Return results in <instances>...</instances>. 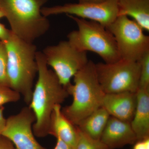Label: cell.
I'll list each match as a JSON object with an SVG mask.
<instances>
[{"label":"cell","instance_id":"cell-6","mask_svg":"<svg viewBox=\"0 0 149 149\" xmlns=\"http://www.w3.org/2000/svg\"><path fill=\"white\" fill-rule=\"evenodd\" d=\"M97 76L105 94L129 92L139 89L140 65L139 62L120 58L111 63L95 64Z\"/></svg>","mask_w":149,"mask_h":149},{"label":"cell","instance_id":"cell-8","mask_svg":"<svg viewBox=\"0 0 149 149\" xmlns=\"http://www.w3.org/2000/svg\"><path fill=\"white\" fill-rule=\"evenodd\" d=\"M42 53L47 64L52 68L60 83L65 88L89 61L87 52L77 49L68 40L47 46Z\"/></svg>","mask_w":149,"mask_h":149},{"label":"cell","instance_id":"cell-21","mask_svg":"<svg viewBox=\"0 0 149 149\" xmlns=\"http://www.w3.org/2000/svg\"><path fill=\"white\" fill-rule=\"evenodd\" d=\"M0 149H16L13 143L2 135L0 136Z\"/></svg>","mask_w":149,"mask_h":149},{"label":"cell","instance_id":"cell-15","mask_svg":"<svg viewBox=\"0 0 149 149\" xmlns=\"http://www.w3.org/2000/svg\"><path fill=\"white\" fill-rule=\"evenodd\" d=\"M118 15L128 17L149 31V0H117Z\"/></svg>","mask_w":149,"mask_h":149},{"label":"cell","instance_id":"cell-18","mask_svg":"<svg viewBox=\"0 0 149 149\" xmlns=\"http://www.w3.org/2000/svg\"><path fill=\"white\" fill-rule=\"evenodd\" d=\"M140 65L139 88H149V52H148L139 61Z\"/></svg>","mask_w":149,"mask_h":149},{"label":"cell","instance_id":"cell-14","mask_svg":"<svg viewBox=\"0 0 149 149\" xmlns=\"http://www.w3.org/2000/svg\"><path fill=\"white\" fill-rule=\"evenodd\" d=\"M136 96V110L130 123L138 141L149 138V88H139Z\"/></svg>","mask_w":149,"mask_h":149},{"label":"cell","instance_id":"cell-3","mask_svg":"<svg viewBox=\"0 0 149 149\" xmlns=\"http://www.w3.org/2000/svg\"><path fill=\"white\" fill-rule=\"evenodd\" d=\"M73 84L66 87L72 97V103L62 109L63 113L75 126L102 107L105 93L96 72L95 63L89 60L73 77Z\"/></svg>","mask_w":149,"mask_h":149},{"label":"cell","instance_id":"cell-7","mask_svg":"<svg viewBox=\"0 0 149 149\" xmlns=\"http://www.w3.org/2000/svg\"><path fill=\"white\" fill-rule=\"evenodd\" d=\"M114 37L120 58L138 62L149 52V37L128 17L118 16L106 27Z\"/></svg>","mask_w":149,"mask_h":149},{"label":"cell","instance_id":"cell-5","mask_svg":"<svg viewBox=\"0 0 149 149\" xmlns=\"http://www.w3.org/2000/svg\"><path fill=\"white\" fill-rule=\"evenodd\" d=\"M74 20L77 29L68 35V41L79 50L95 53L104 62L111 63L120 59L116 42L106 27L96 22L68 15Z\"/></svg>","mask_w":149,"mask_h":149},{"label":"cell","instance_id":"cell-16","mask_svg":"<svg viewBox=\"0 0 149 149\" xmlns=\"http://www.w3.org/2000/svg\"><path fill=\"white\" fill-rule=\"evenodd\" d=\"M110 117V115L106 110L101 107L85 118L76 126L92 139L100 140Z\"/></svg>","mask_w":149,"mask_h":149},{"label":"cell","instance_id":"cell-19","mask_svg":"<svg viewBox=\"0 0 149 149\" xmlns=\"http://www.w3.org/2000/svg\"><path fill=\"white\" fill-rule=\"evenodd\" d=\"M21 96L8 86L0 84V107L9 103L18 101Z\"/></svg>","mask_w":149,"mask_h":149},{"label":"cell","instance_id":"cell-27","mask_svg":"<svg viewBox=\"0 0 149 149\" xmlns=\"http://www.w3.org/2000/svg\"><path fill=\"white\" fill-rule=\"evenodd\" d=\"M3 17H5L4 13L2 11L0 10V19L3 18Z\"/></svg>","mask_w":149,"mask_h":149},{"label":"cell","instance_id":"cell-17","mask_svg":"<svg viewBox=\"0 0 149 149\" xmlns=\"http://www.w3.org/2000/svg\"><path fill=\"white\" fill-rule=\"evenodd\" d=\"M77 129L78 137L73 149H109L100 140L92 139Z\"/></svg>","mask_w":149,"mask_h":149},{"label":"cell","instance_id":"cell-9","mask_svg":"<svg viewBox=\"0 0 149 149\" xmlns=\"http://www.w3.org/2000/svg\"><path fill=\"white\" fill-rule=\"evenodd\" d=\"M44 16L65 14L96 22L107 27L118 15L117 0H106L97 3H66L63 5L42 8Z\"/></svg>","mask_w":149,"mask_h":149},{"label":"cell","instance_id":"cell-22","mask_svg":"<svg viewBox=\"0 0 149 149\" xmlns=\"http://www.w3.org/2000/svg\"><path fill=\"white\" fill-rule=\"evenodd\" d=\"M11 30L7 29L4 25L0 23V41L4 42L10 36Z\"/></svg>","mask_w":149,"mask_h":149},{"label":"cell","instance_id":"cell-10","mask_svg":"<svg viewBox=\"0 0 149 149\" xmlns=\"http://www.w3.org/2000/svg\"><path fill=\"white\" fill-rule=\"evenodd\" d=\"M35 121L32 109L29 106L24 107L18 113L6 119L2 135L9 139L16 149H47L35 139L33 130Z\"/></svg>","mask_w":149,"mask_h":149},{"label":"cell","instance_id":"cell-23","mask_svg":"<svg viewBox=\"0 0 149 149\" xmlns=\"http://www.w3.org/2000/svg\"><path fill=\"white\" fill-rule=\"evenodd\" d=\"M133 149H149V138L136 141Z\"/></svg>","mask_w":149,"mask_h":149},{"label":"cell","instance_id":"cell-25","mask_svg":"<svg viewBox=\"0 0 149 149\" xmlns=\"http://www.w3.org/2000/svg\"><path fill=\"white\" fill-rule=\"evenodd\" d=\"M54 149H73V148L60 139H57L56 143Z\"/></svg>","mask_w":149,"mask_h":149},{"label":"cell","instance_id":"cell-4","mask_svg":"<svg viewBox=\"0 0 149 149\" xmlns=\"http://www.w3.org/2000/svg\"><path fill=\"white\" fill-rule=\"evenodd\" d=\"M48 0H0V10L10 25L11 31L20 39L33 43L50 27L41 10Z\"/></svg>","mask_w":149,"mask_h":149},{"label":"cell","instance_id":"cell-11","mask_svg":"<svg viewBox=\"0 0 149 149\" xmlns=\"http://www.w3.org/2000/svg\"><path fill=\"white\" fill-rule=\"evenodd\" d=\"M100 140L109 149L120 148L137 141L130 122L111 116Z\"/></svg>","mask_w":149,"mask_h":149},{"label":"cell","instance_id":"cell-20","mask_svg":"<svg viewBox=\"0 0 149 149\" xmlns=\"http://www.w3.org/2000/svg\"><path fill=\"white\" fill-rule=\"evenodd\" d=\"M0 84L9 86L7 75V54L4 43L0 41Z\"/></svg>","mask_w":149,"mask_h":149},{"label":"cell","instance_id":"cell-13","mask_svg":"<svg viewBox=\"0 0 149 149\" xmlns=\"http://www.w3.org/2000/svg\"><path fill=\"white\" fill-rule=\"evenodd\" d=\"M49 135L60 139L73 148L76 144L78 129L65 116L62 111L61 104L56 105L52 113Z\"/></svg>","mask_w":149,"mask_h":149},{"label":"cell","instance_id":"cell-24","mask_svg":"<svg viewBox=\"0 0 149 149\" xmlns=\"http://www.w3.org/2000/svg\"><path fill=\"white\" fill-rule=\"evenodd\" d=\"M4 107H0V136L2 135L5 128L6 119L4 116Z\"/></svg>","mask_w":149,"mask_h":149},{"label":"cell","instance_id":"cell-2","mask_svg":"<svg viewBox=\"0 0 149 149\" xmlns=\"http://www.w3.org/2000/svg\"><path fill=\"white\" fill-rule=\"evenodd\" d=\"M7 54V75L9 86L22 96L29 105L37 73V47L11 32L3 42Z\"/></svg>","mask_w":149,"mask_h":149},{"label":"cell","instance_id":"cell-1","mask_svg":"<svg viewBox=\"0 0 149 149\" xmlns=\"http://www.w3.org/2000/svg\"><path fill=\"white\" fill-rule=\"evenodd\" d=\"M36 61L38 79L28 106L35 116L34 134L43 138L49 135L51 115L55 106L61 105L69 95L54 71L49 69L42 52H37Z\"/></svg>","mask_w":149,"mask_h":149},{"label":"cell","instance_id":"cell-26","mask_svg":"<svg viewBox=\"0 0 149 149\" xmlns=\"http://www.w3.org/2000/svg\"><path fill=\"white\" fill-rule=\"evenodd\" d=\"M78 3H97L103 2L106 0H78Z\"/></svg>","mask_w":149,"mask_h":149},{"label":"cell","instance_id":"cell-12","mask_svg":"<svg viewBox=\"0 0 149 149\" xmlns=\"http://www.w3.org/2000/svg\"><path fill=\"white\" fill-rule=\"evenodd\" d=\"M137 104L136 93L125 92L105 94L102 107L110 116L130 122Z\"/></svg>","mask_w":149,"mask_h":149}]
</instances>
